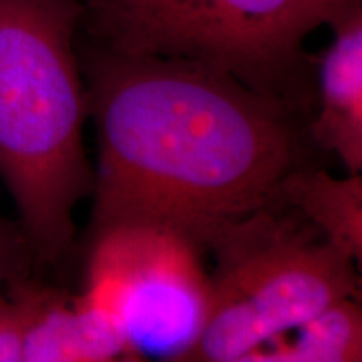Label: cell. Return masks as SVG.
Wrapping results in <instances>:
<instances>
[{"mask_svg": "<svg viewBox=\"0 0 362 362\" xmlns=\"http://www.w3.org/2000/svg\"><path fill=\"white\" fill-rule=\"evenodd\" d=\"M202 248L149 225H116L90 233L79 300L110 315L134 356L176 361L200 332L210 275Z\"/></svg>", "mask_w": 362, "mask_h": 362, "instance_id": "5b68a950", "label": "cell"}, {"mask_svg": "<svg viewBox=\"0 0 362 362\" xmlns=\"http://www.w3.org/2000/svg\"><path fill=\"white\" fill-rule=\"evenodd\" d=\"M362 359V314L356 297L325 307L253 351L248 361L354 362Z\"/></svg>", "mask_w": 362, "mask_h": 362, "instance_id": "9c48e42d", "label": "cell"}, {"mask_svg": "<svg viewBox=\"0 0 362 362\" xmlns=\"http://www.w3.org/2000/svg\"><path fill=\"white\" fill-rule=\"evenodd\" d=\"M279 200L354 264L362 262L361 173L336 178L327 171L298 166L282 181Z\"/></svg>", "mask_w": 362, "mask_h": 362, "instance_id": "ba28073f", "label": "cell"}, {"mask_svg": "<svg viewBox=\"0 0 362 362\" xmlns=\"http://www.w3.org/2000/svg\"><path fill=\"white\" fill-rule=\"evenodd\" d=\"M81 17V0H0V176L45 264L71 247L76 206L93 193Z\"/></svg>", "mask_w": 362, "mask_h": 362, "instance_id": "7a4b0ae2", "label": "cell"}, {"mask_svg": "<svg viewBox=\"0 0 362 362\" xmlns=\"http://www.w3.org/2000/svg\"><path fill=\"white\" fill-rule=\"evenodd\" d=\"M332 42L319 59V111L312 141L336 153L347 171H362V0L329 24Z\"/></svg>", "mask_w": 362, "mask_h": 362, "instance_id": "8992f818", "label": "cell"}, {"mask_svg": "<svg viewBox=\"0 0 362 362\" xmlns=\"http://www.w3.org/2000/svg\"><path fill=\"white\" fill-rule=\"evenodd\" d=\"M24 248H29L24 235L12 233L0 218V287L17 275Z\"/></svg>", "mask_w": 362, "mask_h": 362, "instance_id": "8fae6325", "label": "cell"}, {"mask_svg": "<svg viewBox=\"0 0 362 362\" xmlns=\"http://www.w3.org/2000/svg\"><path fill=\"white\" fill-rule=\"evenodd\" d=\"M27 310L22 361L104 362L134 356L110 315L79 297L34 285H17Z\"/></svg>", "mask_w": 362, "mask_h": 362, "instance_id": "52a82bcc", "label": "cell"}, {"mask_svg": "<svg viewBox=\"0 0 362 362\" xmlns=\"http://www.w3.org/2000/svg\"><path fill=\"white\" fill-rule=\"evenodd\" d=\"M359 0H81L89 44L124 56L214 67L300 110L304 44Z\"/></svg>", "mask_w": 362, "mask_h": 362, "instance_id": "3957f363", "label": "cell"}, {"mask_svg": "<svg viewBox=\"0 0 362 362\" xmlns=\"http://www.w3.org/2000/svg\"><path fill=\"white\" fill-rule=\"evenodd\" d=\"M202 329L176 362H240L342 298L359 296L356 264L280 200L215 235Z\"/></svg>", "mask_w": 362, "mask_h": 362, "instance_id": "277c9868", "label": "cell"}, {"mask_svg": "<svg viewBox=\"0 0 362 362\" xmlns=\"http://www.w3.org/2000/svg\"><path fill=\"white\" fill-rule=\"evenodd\" d=\"M98 133L90 233L149 225L205 250L302 166L297 110L214 67L81 49Z\"/></svg>", "mask_w": 362, "mask_h": 362, "instance_id": "6da1fadb", "label": "cell"}, {"mask_svg": "<svg viewBox=\"0 0 362 362\" xmlns=\"http://www.w3.org/2000/svg\"><path fill=\"white\" fill-rule=\"evenodd\" d=\"M27 310L21 293L13 287L12 297L4 296L0 287V362L22 361Z\"/></svg>", "mask_w": 362, "mask_h": 362, "instance_id": "30bf717a", "label": "cell"}]
</instances>
